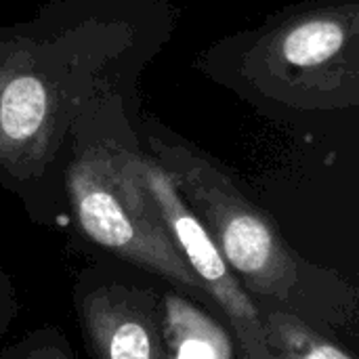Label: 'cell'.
Wrapping results in <instances>:
<instances>
[{"label":"cell","mask_w":359,"mask_h":359,"mask_svg":"<svg viewBox=\"0 0 359 359\" xmlns=\"http://www.w3.org/2000/svg\"><path fill=\"white\" fill-rule=\"evenodd\" d=\"M55 95L25 46L0 61V168L32 177L50 154Z\"/></svg>","instance_id":"4"},{"label":"cell","mask_w":359,"mask_h":359,"mask_svg":"<svg viewBox=\"0 0 359 359\" xmlns=\"http://www.w3.org/2000/svg\"><path fill=\"white\" fill-rule=\"evenodd\" d=\"M21 359H72L65 343L57 337L55 341H40L36 339L34 343L27 345L25 353Z\"/></svg>","instance_id":"9"},{"label":"cell","mask_w":359,"mask_h":359,"mask_svg":"<svg viewBox=\"0 0 359 359\" xmlns=\"http://www.w3.org/2000/svg\"><path fill=\"white\" fill-rule=\"evenodd\" d=\"M166 359H233L229 332L198 301L166 292L160 301Z\"/></svg>","instance_id":"7"},{"label":"cell","mask_w":359,"mask_h":359,"mask_svg":"<svg viewBox=\"0 0 359 359\" xmlns=\"http://www.w3.org/2000/svg\"><path fill=\"white\" fill-rule=\"evenodd\" d=\"M65 183L76 221L90 242L166 280L185 297L212 303L141 185L133 151L95 145L69 164Z\"/></svg>","instance_id":"2"},{"label":"cell","mask_w":359,"mask_h":359,"mask_svg":"<svg viewBox=\"0 0 359 359\" xmlns=\"http://www.w3.org/2000/svg\"><path fill=\"white\" fill-rule=\"evenodd\" d=\"M133 166L177 250L202 282L210 301L227 318L240 345L242 359H271L259 307L227 267L215 240L179 194L168 170L156 158L139 154H133Z\"/></svg>","instance_id":"3"},{"label":"cell","mask_w":359,"mask_h":359,"mask_svg":"<svg viewBox=\"0 0 359 359\" xmlns=\"http://www.w3.org/2000/svg\"><path fill=\"white\" fill-rule=\"evenodd\" d=\"M149 147L259 313L280 309L311 326L355 322L358 290L339 273L305 261L284 240L276 221L252 204L225 172L196 151L154 135Z\"/></svg>","instance_id":"1"},{"label":"cell","mask_w":359,"mask_h":359,"mask_svg":"<svg viewBox=\"0 0 359 359\" xmlns=\"http://www.w3.org/2000/svg\"><path fill=\"white\" fill-rule=\"evenodd\" d=\"M78 320L95 359H166L151 290L114 280L88 284L78 292Z\"/></svg>","instance_id":"5"},{"label":"cell","mask_w":359,"mask_h":359,"mask_svg":"<svg viewBox=\"0 0 359 359\" xmlns=\"http://www.w3.org/2000/svg\"><path fill=\"white\" fill-rule=\"evenodd\" d=\"M358 15L353 8H324L286 21L267 42L265 61L282 80L309 82L341 72L355 46Z\"/></svg>","instance_id":"6"},{"label":"cell","mask_w":359,"mask_h":359,"mask_svg":"<svg viewBox=\"0 0 359 359\" xmlns=\"http://www.w3.org/2000/svg\"><path fill=\"white\" fill-rule=\"evenodd\" d=\"M6 294H4V290L0 288V330L4 328V324L8 322V316H6Z\"/></svg>","instance_id":"10"},{"label":"cell","mask_w":359,"mask_h":359,"mask_svg":"<svg viewBox=\"0 0 359 359\" xmlns=\"http://www.w3.org/2000/svg\"><path fill=\"white\" fill-rule=\"evenodd\" d=\"M261 324L271 359H353L316 326L288 311H261Z\"/></svg>","instance_id":"8"}]
</instances>
